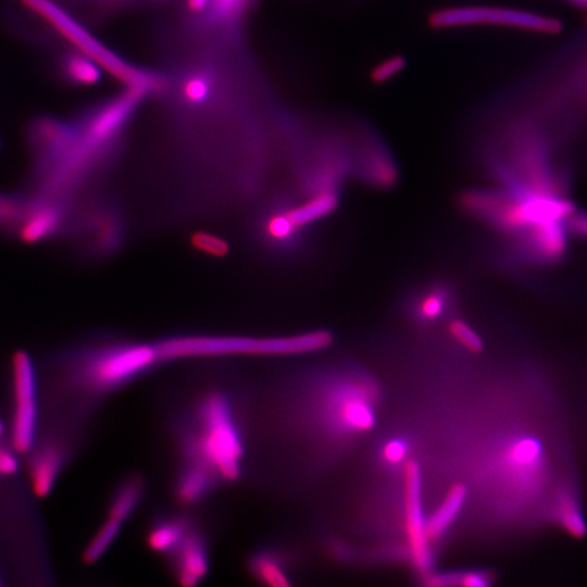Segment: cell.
<instances>
[{
    "label": "cell",
    "mask_w": 587,
    "mask_h": 587,
    "mask_svg": "<svg viewBox=\"0 0 587 587\" xmlns=\"http://www.w3.org/2000/svg\"><path fill=\"white\" fill-rule=\"evenodd\" d=\"M22 5L36 14L49 28L58 32L77 51L85 53L102 70L108 71L127 85L128 89L146 96L157 92L161 87V78L149 71L131 66L126 60L121 59L56 0H22Z\"/></svg>",
    "instance_id": "277c9868"
},
{
    "label": "cell",
    "mask_w": 587,
    "mask_h": 587,
    "mask_svg": "<svg viewBox=\"0 0 587 587\" xmlns=\"http://www.w3.org/2000/svg\"><path fill=\"white\" fill-rule=\"evenodd\" d=\"M298 560L293 548L283 544H263L253 549L246 559L249 577L268 587L295 585Z\"/></svg>",
    "instance_id": "ba28073f"
},
{
    "label": "cell",
    "mask_w": 587,
    "mask_h": 587,
    "mask_svg": "<svg viewBox=\"0 0 587 587\" xmlns=\"http://www.w3.org/2000/svg\"><path fill=\"white\" fill-rule=\"evenodd\" d=\"M170 574L183 587L200 585L211 570L210 540L202 525L196 524L180 547L168 558Z\"/></svg>",
    "instance_id": "9c48e42d"
},
{
    "label": "cell",
    "mask_w": 587,
    "mask_h": 587,
    "mask_svg": "<svg viewBox=\"0 0 587 587\" xmlns=\"http://www.w3.org/2000/svg\"><path fill=\"white\" fill-rule=\"evenodd\" d=\"M567 2L573 3L574 6L583 7V9H587V0H567Z\"/></svg>",
    "instance_id": "d6a6232c"
},
{
    "label": "cell",
    "mask_w": 587,
    "mask_h": 587,
    "mask_svg": "<svg viewBox=\"0 0 587 587\" xmlns=\"http://www.w3.org/2000/svg\"><path fill=\"white\" fill-rule=\"evenodd\" d=\"M409 442L403 437H389L385 438L381 442L380 448H378V462H380L382 468H397L401 464H405L408 461Z\"/></svg>",
    "instance_id": "603a6c76"
},
{
    "label": "cell",
    "mask_w": 587,
    "mask_h": 587,
    "mask_svg": "<svg viewBox=\"0 0 587 587\" xmlns=\"http://www.w3.org/2000/svg\"><path fill=\"white\" fill-rule=\"evenodd\" d=\"M123 525L119 522L108 520L106 518L104 524L97 530L96 535L89 541L85 552H83V560L87 564H94L98 562L108 552V549L115 543L119 537Z\"/></svg>",
    "instance_id": "7402d4cb"
},
{
    "label": "cell",
    "mask_w": 587,
    "mask_h": 587,
    "mask_svg": "<svg viewBox=\"0 0 587 587\" xmlns=\"http://www.w3.org/2000/svg\"><path fill=\"white\" fill-rule=\"evenodd\" d=\"M210 2L211 0H188V7L193 13H203L210 5Z\"/></svg>",
    "instance_id": "1f68e13d"
},
{
    "label": "cell",
    "mask_w": 587,
    "mask_h": 587,
    "mask_svg": "<svg viewBox=\"0 0 587 587\" xmlns=\"http://www.w3.org/2000/svg\"><path fill=\"white\" fill-rule=\"evenodd\" d=\"M221 483L211 473L192 465L179 464L174 475L173 494L183 507H195L210 499Z\"/></svg>",
    "instance_id": "7c38bea8"
},
{
    "label": "cell",
    "mask_w": 587,
    "mask_h": 587,
    "mask_svg": "<svg viewBox=\"0 0 587 587\" xmlns=\"http://www.w3.org/2000/svg\"><path fill=\"white\" fill-rule=\"evenodd\" d=\"M159 367L154 340H117L78 351L71 366V380L83 395L98 399L126 388Z\"/></svg>",
    "instance_id": "3957f363"
},
{
    "label": "cell",
    "mask_w": 587,
    "mask_h": 587,
    "mask_svg": "<svg viewBox=\"0 0 587 587\" xmlns=\"http://www.w3.org/2000/svg\"><path fill=\"white\" fill-rule=\"evenodd\" d=\"M405 66H407V62H405L403 56H393V58L386 59L378 64L371 71V79H373L374 83L381 85V83L388 82L390 79L395 78L396 75H399Z\"/></svg>",
    "instance_id": "83f0119b"
},
{
    "label": "cell",
    "mask_w": 587,
    "mask_h": 587,
    "mask_svg": "<svg viewBox=\"0 0 587 587\" xmlns=\"http://www.w3.org/2000/svg\"><path fill=\"white\" fill-rule=\"evenodd\" d=\"M450 297L443 286L430 287L415 298L412 314L419 323L430 324L448 312Z\"/></svg>",
    "instance_id": "d6986e66"
},
{
    "label": "cell",
    "mask_w": 587,
    "mask_h": 587,
    "mask_svg": "<svg viewBox=\"0 0 587 587\" xmlns=\"http://www.w3.org/2000/svg\"><path fill=\"white\" fill-rule=\"evenodd\" d=\"M495 581L490 570L452 571V573L427 574L423 577V585L429 587H487Z\"/></svg>",
    "instance_id": "ffe728a7"
},
{
    "label": "cell",
    "mask_w": 587,
    "mask_h": 587,
    "mask_svg": "<svg viewBox=\"0 0 587 587\" xmlns=\"http://www.w3.org/2000/svg\"><path fill=\"white\" fill-rule=\"evenodd\" d=\"M434 29L467 28V26H498L556 34L563 29L562 21L548 15L498 6H456L434 11L430 15Z\"/></svg>",
    "instance_id": "5b68a950"
},
{
    "label": "cell",
    "mask_w": 587,
    "mask_h": 587,
    "mask_svg": "<svg viewBox=\"0 0 587 587\" xmlns=\"http://www.w3.org/2000/svg\"><path fill=\"white\" fill-rule=\"evenodd\" d=\"M3 435V424L2 422H0V438H2Z\"/></svg>",
    "instance_id": "836d02e7"
},
{
    "label": "cell",
    "mask_w": 587,
    "mask_h": 587,
    "mask_svg": "<svg viewBox=\"0 0 587 587\" xmlns=\"http://www.w3.org/2000/svg\"><path fill=\"white\" fill-rule=\"evenodd\" d=\"M66 457V449L58 442L45 443L34 452L30 473L37 494L44 496L52 490L66 464Z\"/></svg>",
    "instance_id": "5bb4252c"
},
{
    "label": "cell",
    "mask_w": 587,
    "mask_h": 587,
    "mask_svg": "<svg viewBox=\"0 0 587 587\" xmlns=\"http://www.w3.org/2000/svg\"><path fill=\"white\" fill-rule=\"evenodd\" d=\"M66 223V204L37 199L36 206L21 223L18 236L26 244L51 240Z\"/></svg>",
    "instance_id": "8fae6325"
},
{
    "label": "cell",
    "mask_w": 587,
    "mask_h": 587,
    "mask_svg": "<svg viewBox=\"0 0 587 587\" xmlns=\"http://www.w3.org/2000/svg\"><path fill=\"white\" fill-rule=\"evenodd\" d=\"M17 454H20L11 446L0 445V476L7 477L14 475L20 469V460H18Z\"/></svg>",
    "instance_id": "f546056e"
},
{
    "label": "cell",
    "mask_w": 587,
    "mask_h": 587,
    "mask_svg": "<svg viewBox=\"0 0 587 587\" xmlns=\"http://www.w3.org/2000/svg\"><path fill=\"white\" fill-rule=\"evenodd\" d=\"M566 227L571 236L587 240V212L575 210L567 218Z\"/></svg>",
    "instance_id": "4dcf8cb0"
},
{
    "label": "cell",
    "mask_w": 587,
    "mask_h": 587,
    "mask_svg": "<svg viewBox=\"0 0 587 587\" xmlns=\"http://www.w3.org/2000/svg\"><path fill=\"white\" fill-rule=\"evenodd\" d=\"M214 93V81L207 74H193L185 79L183 85L184 100L189 105H204Z\"/></svg>",
    "instance_id": "d4e9b609"
},
{
    "label": "cell",
    "mask_w": 587,
    "mask_h": 587,
    "mask_svg": "<svg viewBox=\"0 0 587 587\" xmlns=\"http://www.w3.org/2000/svg\"><path fill=\"white\" fill-rule=\"evenodd\" d=\"M36 198L2 195L0 193V227L20 229L21 223L36 206Z\"/></svg>",
    "instance_id": "44dd1931"
},
{
    "label": "cell",
    "mask_w": 587,
    "mask_h": 587,
    "mask_svg": "<svg viewBox=\"0 0 587 587\" xmlns=\"http://www.w3.org/2000/svg\"><path fill=\"white\" fill-rule=\"evenodd\" d=\"M299 227L291 219L289 210L279 211L272 214L265 222V231L271 241L276 244H290L297 236Z\"/></svg>",
    "instance_id": "cb8c5ba5"
},
{
    "label": "cell",
    "mask_w": 587,
    "mask_h": 587,
    "mask_svg": "<svg viewBox=\"0 0 587 587\" xmlns=\"http://www.w3.org/2000/svg\"><path fill=\"white\" fill-rule=\"evenodd\" d=\"M14 408L11 420V446L18 453L32 452L39 434V380L32 359L25 352L14 358Z\"/></svg>",
    "instance_id": "8992f818"
},
{
    "label": "cell",
    "mask_w": 587,
    "mask_h": 587,
    "mask_svg": "<svg viewBox=\"0 0 587 587\" xmlns=\"http://www.w3.org/2000/svg\"><path fill=\"white\" fill-rule=\"evenodd\" d=\"M251 0H211L206 9L208 20L215 24H227L240 17Z\"/></svg>",
    "instance_id": "484cf974"
},
{
    "label": "cell",
    "mask_w": 587,
    "mask_h": 587,
    "mask_svg": "<svg viewBox=\"0 0 587 587\" xmlns=\"http://www.w3.org/2000/svg\"><path fill=\"white\" fill-rule=\"evenodd\" d=\"M196 248L200 251L210 253L214 256H225L229 245L225 241L219 240L217 237H212L210 234H198L195 238Z\"/></svg>",
    "instance_id": "f1b7e54d"
},
{
    "label": "cell",
    "mask_w": 587,
    "mask_h": 587,
    "mask_svg": "<svg viewBox=\"0 0 587 587\" xmlns=\"http://www.w3.org/2000/svg\"><path fill=\"white\" fill-rule=\"evenodd\" d=\"M339 206V196L333 189H323L301 206L289 208V214L295 225L302 229L304 226L320 221Z\"/></svg>",
    "instance_id": "ac0fdd59"
},
{
    "label": "cell",
    "mask_w": 587,
    "mask_h": 587,
    "mask_svg": "<svg viewBox=\"0 0 587 587\" xmlns=\"http://www.w3.org/2000/svg\"><path fill=\"white\" fill-rule=\"evenodd\" d=\"M147 490H149L147 480L139 473H132L126 479L121 480L119 486L113 491L111 501H109L106 518L119 522L121 525L126 524L142 506L146 499Z\"/></svg>",
    "instance_id": "4fadbf2b"
},
{
    "label": "cell",
    "mask_w": 587,
    "mask_h": 587,
    "mask_svg": "<svg viewBox=\"0 0 587 587\" xmlns=\"http://www.w3.org/2000/svg\"><path fill=\"white\" fill-rule=\"evenodd\" d=\"M60 73L75 86H94L101 81V67L77 49L60 60Z\"/></svg>",
    "instance_id": "e0dca14e"
},
{
    "label": "cell",
    "mask_w": 587,
    "mask_h": 587,
    "mask_svg": "<svg viewBox=\"0 0 587 587\" xmlns=\"http://www.w3.org/2000/svg\"><path fill=\"white\" fill-rule=\"evenodd\" d=\"M552 515L556 524L568 535L575 539H583L587 535V524L585 515L582 513L577 496L568 488L559 490L552 505Z\"/></svg>",
    "instance_id": "2e32d148"
},
{
    "label": "cell",
    "mask_w": 587,
    "mask_h": 587,
    "mask_svg": "<svg viewBox=\"0 0 587 587\" xmlns=\"http://www.w3.org/2000/svg\"><path fill=\"white\" fill-rule=\"evenodd\" d=\"M449 333L456 340L458 346L465 348L472 354H480L484 350L482 337L477 335L471 325L460 320V318H454V320L450 321Z\"/></svg>",
    "instance_id": "4316f807"
},
{
    "label": "cell",
    "mask_w": 587,
    "mask_h": 587,
    "mask_svg": "<svg viewBox=\"0 0 587 587\" xmlns=\"http://www.w3.org/2000/svg\"><path fill=\"white\" fill-rule=\"evenodd\" d=\"M179 464L211 473L221 486L240 482L245 471V416L240 396L226 386H210L173 420Z\"/></svg>",
    "instance_id": "7a4b0ae2"
},
{
    "label": "cell",
    "mask_w": 587,
    "mask_h": 587,
    "mask_svg": "<svg viewBox=\"0 0 587 587\" xmlns=\"http://www.w3.org/2000/svg\"><path fill=\"white\" fill-rule=\"evenodd\" d=\"M404 526L408 555L420 577L433 570L434 555L426 533L422 503V471L414 460L404 464Z\"/></svg>",
    "instance_id": "52a82bcc"
},
{
    "label": "cell",
    "mask_w": 587,
    "mask_h": 587,
    "mask_svg": "<svg viewBox=\"0 0 587 587\" xmlns=\"http://www.w3.org/2000/svg\"><path fill=\"white\" fill-rule=\"evenodd\" d=\"M468 498V488L457 483L450 487L445 499L426 520V533L431 545L439 543L452 528Z\"/></svg>",
    "instance_id": "9a60e30c"
},
{
    "label": "cell",
    "mask_w": 587,
    "mask_h": 587,
    "mask_svg": "<svg viewBox=\"0 0 587 587\" xmlns=\"http://www.w3.org/2000/svg\"><path fill=\"white\" fill-rule=\"evenodd\" d=\"M382 390L351 363L310 366L286 386L280 419L316 464H328L376 427Z\"/></svg>",
    "instance_id": "6da1fadb"
},
{
    "label": "cell",
    "mask_w": 587,
    "mask_h": 587,
    "mask_svg": "<svg viewBox=\"0 0 587 587\" xmlns=\"http://www.w3.org/2000/svg\"><path fill=\"white\" fill-rule=\"evenodd\" d=\"M196 524V518L185 511H168L154 515L146 530L147 547L155 555L168 559Z\"/></svg>",
    "instance_id": "30bf717a"
}]
</instances>
